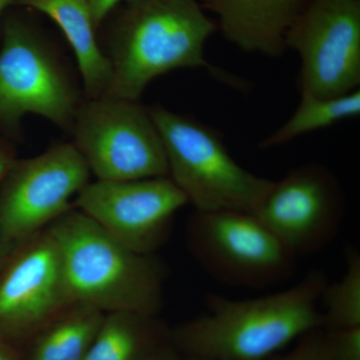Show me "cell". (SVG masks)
Returning a JSON list of instances; mask_svg holds the SVG:
<instances>
[{
  "label": "cell",
  "instance_id": "obj_1",
  "mask_svg": "<svg viewBox=\"0 0 360 360\" xmlns=\"http://www.w3.org/2000/svg\"><path fill=\"white\" fill-rule=\"evenodd\" d=\"M328 284L309 272L288 290L250 300L206 297L207 314L175 329V342L198 360H265L323 326L319 309Z\"/></svg>",
  "mask_w": 360,
  "mask_h": 360
},
{
  "label": "cell",
  "instance_id": "obj_2",
  "mask_svg": "<svg viewBox=\"0 0 360 360\" xmlns=\"http://www.w3.org/2000/svg\"><path fill=\"white\" fill-rule=\"evenodd\" d=\"M217 25L198 0H130L111 33L112 77L105 96L139 101L155 78L179 68H207L238 85L206 60Z\"/></svg>",
  "mask_w": 360,
  "mask_h": 360
},
{
  "label": "cell",
  "instance_id": "obj_3",
  "mask_svg": "<svg viewBox=\"0 0 360 360\" xmlns=\"http://www.w3.org/2000/svg\"><path fill=\"white\" fill-rule=\"evenodd\" d=\"M60 252L71 302L103 314L156 316L167 269L155 255L137 252L73 207L49 226Z\"/></svg>",
  "mask_w": 360,
  "mask_h": 360
},
{
  "label": "cell",
  "instance_id": "obj_4",
  "mask_svg": "<svg viewBox=\"0 0 360 360\" xmlns=\"http://www.w3.org/2000/svg\"><path fill=\"white\" fill-rule=\"evenodd\" d=\"M148 110L165 146L168 177L194 210L255 212L272 180L239 165L212 127L160 105Z\"/></svg>",
  "mask_w": 360,
  "mask_h": 360
},
{
  "label": "cell",
  "instance_id": "obj_5",
  "mask_svg": "<svg viewBox=\"0 0 360 360\" xmlns=\"http://www.w3.org/2000/svg\"><path fill=\"white\" fill-rule=\"evenodd\" d=\"M78 108L77 90L49 42L20 16L7 14L0 49V132L18 139L26 115L70 129Z\"/></svg>",
  "mask_w": 360,
  "mask_h": 360
},
{
  "label": "cell",
  "instance_id": "obj_6",
  "mask_svg": "<svg viewBox=\"0 0 360 360\" xmlns=\"http://www.w3.org/2000/svg\"><path fill=\"white\" fill-rule=\"evenodd\" d=\"M73 146L98 180L168 176L165 146L148 108L139 101L101 96L79 105Z\"/></svg>",
  "mask_w": 360,
  "mask_h": 360
},
{
  "label": "cell",
  "instance_id": "obj_7",
  "mask_svg": "<svg viewBox=\"0 0 360 360\" xmlns=\"http://www.w3.org/2000/svg\"><path fill=\"white\" fill-rule=\"evenodd\" d=\"M187 243L210 276L231 285H274L295 269V255L251 212L194 210L187 224Z\"/></svg>",
  "mask_w": 360,
  "mask_h": 360
},
{
  "label": "cell",
  "instance_id": "obj_8",
  "mask_svg": "<svg viewBox=\"0 0 360 360\" xmlns=\"http://www.w3.org/2000/svg\"><path fill=\"white\" fill-rule=\"evenodd\" d=\"M90 170L73 143L16 160L0 181V231L18 245L73 208Z\"/></svg>",
  "mask_w": 360,
  "mask_h": 360
},
{
  "label": "cell",
  "instance_id": "obj_9",
  "mask_svg": "<svg viewBox=\"0 0 360 360\" xmlns=\"http://www.w3.org/2000/svg\"><path fill=\"white\" fill-rule=\"evenodd\" d=\"M285 45L300 58V96L328 98L359 89L360 0H311Z\"/></svg>",
  "mask_w": 360,
  "mask_h": 360
},
{
  "label": "cell",
  "instance_id": "obj_10",
  "mask_svg": "<svg viewBox=\"0 0 360 360\" xmlns=\"http://www.w3.org/2000/svg\"><path fill=\"white\" fill-rule=\"evenodd\" d=\"M295 257L326 248L340 231L345 196L335 174L319 163L272 181L253 213Z\"/></svg>",
  "mask_w": 360,
  "mask_h": 360
},
{
  "label": "cell",
  "instance_id": "obj_11",
  "mask_svg": "<svg viewBox=\"0 0 360 360\" xmlns=\"http://www.w3.org/2000/svg\"><path fill=\"white\" fill-rule=\"evenodd\" d=\"M187 205L179 187L163 176L89 181L73 207L131 250L155 255L167 240L175 214Z\"/></svg>",
  "mask_w": 360,
  "mask_h": 360
},
{
  "label": "cell",
  "instance_id": "obj_12",
  "mask_svg": "<svg viewBox=\"0 0 360 360\" xmlns=\"http://www.w3.org/2000/svg\"><path fill=\"white\" fill-rule=\"evenodd\" d=\"M58 243L51 229L14 246L0 267V338H32L70 304Z\"/></svg>",
  "mask_w": 360,
  "mask_h": 360
},
{
  "label": "cell",
  "instance_id": "obj_13",
  "mask_svg": "<svg viewBox=\"0 0 360 360\" xmlns=\"http://www.w3.org/2000/svg\"><path fill=\"white\" fill-rule=\"evenodd\" d=\"M217 16L225 39L246 52L278 58L290 26L311 0H198Z\"/></svg>",
  "mask_w": 360,
  "mask_h": 360
},
{
  "label": "cell",
  "instance_id": "obj_14",
  "mask_svg": "<svg viewBox=\"0 0 360 360\" xmlns=\"http://www.w3.org/2000/svg\"><path fill=\"white\" fill-rule=\"evenodd\" d=\"M16 6L30 7L51 18L77 58L78 70L89 99L105 96L112 77L110 59L99 47L87 0H18Z\"/></svg>",
  "mask_w": 360,
  "mask_h": 360
},
{
  "label": "cell",
  "instance_id": "obj_15",
  "mask_svg": "<svg viewBox=\"0 0 360 360\" xmlns=\"http://www.w3.org/2000/svg\"><path fill=\"white\" fill-rule=\"evenodd\" d=\"M104 314L82 303L66 305L32 335L30 360H84Z\"/></svg>",
  "mask_w": 360,
  "mask_h": 360
},
{
  "label": "cell",
  "instance_id": "obj_16",
  "mask_svg": "<svg viewBox=\"0 0 360 360\" xmlns=\"http://www.w3.org/2000/svg\"><path fill=\"white\" fill-rule=\"evenodd\" d=\"M155 316L129 311L104 314L84 360H146L153 349Z\"/></svg>",
  "mask_w": 360,
  "mask_h": 360
},
{
  "label": "cell",
  "instance_id": "obj_17",
  "mask_svg": "<svg viewBox=\"0 0 360 360\" xmlns=\"http://www.w3.org/2000/svg\"><path fill=\"white\" fill-rule=\"evenodd\" d=\"M359 115V89L345 96L328 98L302 94L295 113L281 129L260 142V148L283 146L302 135L328 129L331 125Z\"/></svg>",
  "mask_w": 360,
  "mask_h": 360
},
{
  "label": "cell",
  "instance_id": "obj_18",
  "mask_svg": "<svg viewBox=\"0 0 360 360\" xmlns=\"http://www.w3.org/2000/svg\"><path fill=\"white\" fill-rule=\"evenodd\" d=\"M323 326L331 331L360 326V255L355 248L347 253V269L340 281L326 284L322 291Z\"/></svg>",
  "mask_w": 360,
  "mask_h": 360
},
{
  "label": "cell",
  "instance_id": "obj_19",
  "mask_svg": "<svg viewBox=\"0 0 360 360\" xmlns=\"http://www.w3.org/2000/svg\"><path fill=\"white\" fill-rule=\"evenodd\" d=\"M315 330L303 336L293 352L276 360H335L329 347L328 336Z\"/></svg>",
  "mask_w": 360,
  "mask_h": 360
},
{
  "label": "cell",
  "instance_id": "obj_20",
  "mask_svg": "<svg viewBox=\"0 0 360 360\" xmlns=\"http://www.w3.org/2000/svg\"><path fill=\"white\" fill-rule=\"evenodd\" d=\"M328 340L335 360H360V326L331 331Z\"/></svg>",
  "mask_w": 360,
  "mask_h": 360
},
{
  "label": "cell",
  "instance_id": "obj_21",
  "mask_svg": "<svg viewBox=\"0 0 360 360\" xmlns=\"http://www.w3.org/2000/svg\"><path fill=\"white\" fill-rule=\"evenodd\" d=\"M16 160L18 156L13 142L8 137L0 134V181Z\"/></svg>",
  "mask_w": 360,
  "mask_h": 360
},
{
  "label": "cell",
  "instance_id": "obj_22",
  "mask_svg": "<svg viewBox=\"0 0 360 360\" xmlns=\"http://www.w3.org/2000/svg\"><path fill=\"white\" fill-rule=\"evenodd\" d=\"M96 28L122 0H87ZM129 2L130 0H125Z\"/></svg>",
  "mask_w": 360,
  "mask_h": 360
},
{
  "label": "cell",
  "instance_id": "obj_23",
  "mask_svg": "<svg viewBox=\"0 0 360 360\" xmlns=\"http://www.w3.org/2000/svg\"><path fill=\"white\" fill-rule=\"evenodd\" d=\"M0 360H21L13 343L0 338Z\"/></svg>",
  "mask_w": 360,
  "mask_h": 360
},
{
  "label": "cell",
  "instance_id": "obj_24",
  "mask_svg": "<svg viewBox=\"0 0 360 360\" xmlns=\"http://www.w3.org/2000/svg\"><path fill=\"white\" fill-rule=\"evenodd\" d=\"M14 246H15V245L11 243V241L4 236V233L0 231V267H1V265L6 262L7 257H8L11 250H13Z\"/></svg>",
  "mask_w": 360,
  "mask_h": 360
},
{
  "label": "cell",
  "instance_id": "obj_25",
  "mask_svg": "<svg viewBox=\"0 0 360 360\" xmlns=\"http://www.w3.org/2000/svg\"><path fill=\"white\" fill-rule=\"evenodd\" d=\"M146 360H176L175 359L174 355L172 354V352H168V350L165 349H160L150 355L148 359Z\"/></svg>",
  "mask_w": 360,
  "mask_h": 360
},
{
  "label": "cell",
  "instance_id": "obj_26",
  "mask_svg": "<svg viewBox=\"0 0 360 360\" xmlns=\"http://www.w3.org/2000/svg\"><path fill=\"white\" fill-rule=\"evenodd\" d=\"M18 0H0V18L9 6H16Z\"/></svg>",
  "mask_w": 360,
  "mask_h": 360
}]
</instances>
